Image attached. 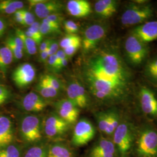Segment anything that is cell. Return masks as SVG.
<instances>
[{"mask_svg": "<svg viewBox=\"0 0 157 157\" xmlns=\"http://www.w3.org/2000/svg\"><path fill=\"white\" fill-rule=\"evenodd\" d=\"M47 64L48 67L51 70L56 72V54L50 56L47 61Z\"/></svg>", "mask_w": 157, "mask_h": 157, "instance_id": "cell-41", "label": "cell"}, {"mask_svg": "<svg viewBox=\"0 0 157 157\" xmlns=\"http://www.w3.org/2000/svg\"><path fill=\"white\" fill-rule=\"evenodd\" d=\"M15 129L11 119L0 115V148L11 144L14 139Z\"/></svg>", "mask_w": 157, "mask_h": 157, "instance_id": "cell-17", "label": "cell"}, {"mask_svg": "<svg viewBox=\"0 0 157 157\" xmlns=\"http://www.w3.org/2000/svg\"><path fill=\"white\" fill-rule=\"evenodd\" d=\"M67 10L71 16L77 18L87 17L91 12L90 2L86 0H70L67 2Z\"/></svg>", "mask_w": 157, "mask_h": 157, "instance_id": "cell-19", "label": "cell"}, {"mask_svg": "<svg viewBox=\"0 0 157 157\" xmlns=\"http://www.w3.org/2000/svg\"><path fill=\"white\" fill-rule=\"evenodd\" d=\"M81 73L89 92L101 103L123 102L131 93L132 72L115 48L94 51L84 61Z\"/></svg>", "mask_w": 157, "mask_h": 157, "instance_id": "cell-1", "label": "cell"}, {"mask_svg": "<svg viewBox=\"0 0 157 157\" xmlns=\"http://www.w3.org/2000/svg\"><path fill=\"white\" fill-rule=\"evenodd\" d=\"M24 25L30 26L34 22H35V17L31 12L26 10H22Z\"/></svg>", "mask_w": 157, "mask_h": 157, "instance_id": "cell-38", "label": "cell"}, {"mask_svg": "<svg viewBox=\"0 0 157 157\" xmlns=\"http://www.w3.org/2000/svg\"><path fill=\"white\" fill-rule=\"evenodd\" d=\"M82 47V41L76 43L72 45H70L69 47L63 50V51L67 58H71L74 56L76 52L78 50V49Z\"/></svg>", "mask_w": 157, "mask_h": 157, "instance_id": "cell-39", "label": "cell"}, {"mask_svg": "<svg viewBox=\"0 0 157 157\" xmlns=\"http://www.w3.org/2000/svg\"><path fill=\"white\" fill-rule=\"evenodd\" d=\"M154 10L148 3L130 4L121 16V23L124 26L140 25L148 22L154 16Z\"/></svg>", "mask_w": 157, "mask_h": 157, "instance_id": "cell-5", "label": "cell"}, {"mask_svg": "<svg viewBox=\"0 0 157 157\" xmlns=\"http://www.w3.org/2000/svg\"><path fill=\"white\" fill-rule=\"evenodd\" d=\"M36 76V68L32 64L26 62L17 67L12 73V78L17 87L22 89L31 84Z\"/></svg>", "mask_w": 157, "mask_h": 157, "instance_id": "cell-13", "label": "cell"}, {"mask_svg": "<svg viewBox=\"0 0 157 157\" xmlns=\"http://www.w3.org/2000/svg\"><path fill=\"white\" fill-rule=\"evenodd\" d=\"M43 123L39 117L29 114L20 119L19 124L21 139L26 143H36L42 138Z\"/></svg>", "mask_w": 157, "mask_h": 157, "instance_id": "cell-6", "label": "cell"}, {"mask_svg": "<svg viewBox=\"0 0 157 157\" xmlns=\"http://www.w3.org/2000/svg\"><path fill=\"white\" fill-rule=\"evenodd\" d=\"M48 150L44 144H36L27 150L23 157H48Z\"/></svg>", "mask_w": 157, "mask_h": 157, "instance_id": "cell-27", "label": "cell"}, {"mask_svg": "<svg viewBox=\"0 0 157 157\" xmlns=\"http://www.w3.org/2000/svg\"><path fill=\"white\" fill-rule=\"evenodd\" d=\"M46 18L59 26H61V24L64 22L63 16L59 12L53 13Z\"/></svg>", "mask_w": 157, "mask_h": 157, "instance_id": "cell-40", "label": "cell"}, {"mask_svg": "<svg viewBox=\"0 0 157 157\" xmlns=\"http://www.w3.org/2000/svg\"><path fill=\"white\" fill-rule=\"evenodd\" d=\"M15 34L22 40L24 50L26 51L27 54L29 56H33L36 54L37 51V44L35 41L29 37L25 34L24 31L19 29H17L15 30Z\"/></svg>", "mask_w": 157, "mask_h": 157, "instance_id": "cell-23", "label": "cell"}, {"mask_svg": "<svg viewBox=\"0 0 157 157\" xmlns=\"http://www.w3.org/2000/svg\"><path fill=\"white\" fill-rule=\"evenodd\" d=\"M137 128L128 120L121 122L112 135L119 157H129L135 143Z\"/></svg>", "mask_w": 157, "mask_h": 157, "instance_id": "cell-3", "label": "cell"}, {"mask_svg": "<svg viewBox=\"0 0 157 157\" xmlns=\"http://www.w3.org/2000/svg\"><path fill=\"white\" fill-rule=\"evenodd\" d=\"M48 157H73V154L67 145L58 142L48 147Z\"/></svg>", "mask_w": 157, "mask_h": 157, "instance_id": "cell-21", "label": "cell"}, {"mask_svg": "<svg viewBox=\"0 0 157 157\" xmlns=\"http://www.w3.org/2000/svg\"><path fill=\"white\" fill-rule=\"evenodd\" d=\"M67 98L72 101L78 108H84L89 104V96L86 87L78 79H72L67 88Z\"/></svg>", "mask_w": 157, "mask_h": 157, "instance_id": "cell-10", "label": "cell"}, {"mask_svg": "<svg viewBox=\"0 0 157 157\" xmlns=\"http://www.w3.org/2000/svg\"><path fill=\"white\" fill-rule=\"evenodd\" d=\"M54 105L56 113L69 125L77 123L80 109L72 101L63 98L56 101Z\"/></svg>", "mask_w": 157, "mask_h": 157, "instance_id": "cell-11", "label": "cell"}, {"mask_svg": "<svg viewBox=\"0 0 157 157\" xmlns=\"http://www.w3.org/2000/svg\"><path fill=\"white\" fill-rule=\"evenodd\" d=\"M6 45L10 49V50L11 51L12 53L13 56V58L15 61L20 60L22 58L24 50L21 49V48H19L15 44V43L12 38L11 35L9 36L6 39Z\"/></svg>", "mask_w": 157, "mask_h": 157, "instance_id": "cell-32", "label": "cell"}, {"mask_svg": "<svg viewBox=\"0 0 157 157\" xmlns=\"http://www.w3.org/2000/svg\"><path fill=\"white\" fill-rule=\"evenodd\" d=\"M89 157H119V156L117 148L112 140L101 137L91 148Z\"/></svg>", "mask_w": 157, "mask_h": 157, "instance_id": "cell-15", "label": "cell"}, {"mask_svg": "<svg viewBox=\"0 0 157 157\" xmlns=\"http://www.w3.org/2000/svg\"><path fill=\"white\" fill-rule=\"evenodd\" d=\"M13 18L14 20L16 22L18 23L21 25H24V22H23V17L22 12V10H19L17 11L14 14H13Z\"/></svg>", "mask_w": 157, "mask_h": 157, "instance_id": "cell-44", "label": "cell"}, {"mask_svg": "<svg viewBox=\"0 0 157 157\" xmlns=\"http://www.w3.org/2000/svg\"><path fill=\"white\" fill-rule=\"evenodd\" d=\"M131 154L134 157H157V129L155 127L145 124L137 129Z\"/></svg>", "mask_w": 157, "mask_h": 157, "instance_id": "cell-2", "label": "cell"}, {"mask_svg": "<svg viewBox=\"0 0 157 157\" xmlns=\"http://www.w3.org/2000/svg\"><path fill=\"white\" fill-rule=\"evenodd\" d=\"M109 116V110L107 111H101L95 114V118L98 128L102 133H104L107 128Z\"/></svg>", "mask_w": 157, "mask_h": 157, "instance_id": "cell-33", "label": "cell"}, {"mask_svg": "<svg viewBox=\"0 0 157 157\" xmlns=\"http://www.w3.org/2000/svg\"><path fill=\"white\" fill-rule=\"evenodd\" d=\"M118 1L115 0H98L94 4V11L100 17L109 18L117 12Z\"/></svg>", "mask_w": 157, "mask_h": 157, "instance_id": "cell-20", "label": "cell"}, {"mask_svg": "<svg viewBox=\"0 0 157 157\" xmlns=\"http://www.w3.org/2000/svg\"><path fill=\"white\" fill-rule=\"evenodd\" d=\"M0 72H1V71H0Z\"/></svg>", "mask_w": 157, "mask_h": 157, "instance_id": "cell-47", "label": "cell"}, {"mask_svg": "<svg viewBox=\"0 0 157 157\" xmlns=\"http://www.w3.org/2000/svg\"><path fill=\"white\" fill-rule=\"evenodd\" d=\"M131 33L146 44L155 41L157 40V21H148L137 26Z\"/></svg>", "mask_w": 157, "mask_h": 157, "instance_id": "cell-16", "label": "cell"}, {"mask_svg": "<svg viewBox=\"0 0 157 157\" xmlns=\"http://www.w3.org/2000/svg\"><path fill=\"white\" fill-rule=\"evenodd\" d=\"M49 56H49L48 50H45L44 51L40 52V61L41 62L46 63Z\"/></svg>", "mask_w": 157, "mask_h": 157, "instance_id": "cell-46", "label": "cell"}, {"mask_svg": "<svg viewBox=\"0 0 157 157\" xmlns=\"http://www.w3.org/2000/svg\"><path fill=\"white\" fill-rule=\"evenodd\" d=\"M35 90L36 93L47 100L56 98L59 93V91L41 82L36 85Z\"/></svg>", "mask_w": 157, "mask_h": 157, "instance_id": "cell-25", "label": "cell"}, {"mask_svg": "<svg viewBox=\"0 0 157 157\" xmlns=\"http://www.w3.org/2000/svg\"><path fill=\"white\" fill-rule=\"evenodd\" d=\"M107 32V26L102 23L93 24L86 29L82 38V47L84 54L94 50L105 38Z\"/></svg>", "mask_w": 157, "mask_h": 157, "instance_id": "cell-7", "label": "cell"}, {"mask_svg": "<svg viewBox=\"0 0 157 157\" xmlns=\"http://www.w3.org/2000/svg\"><path fill=\"white\" fill-rule=\"evenodd\" d=\"M139 99L142 112L149 118L157 119V98L154 91L145 86L141 87Z\"/></svg>", "mask_w": 157, "mask_h": 157, "instance_id": "cell-12", "label": "cell"}, {"mask_svg": "<svg viewBox=\"0 0 157 157\" xmlns=\"http://www.w3.org/2000/svg\"><path fill=\"white\" fill-rule=\"evenodd\" d=\"M49 104V100L44 98L36 91L29 93L20 101V106L23 111L34 113L44 111Z\"/></svg>", "mask_w": 157, "mask_h": 157, "instance_id": "cell-14", "label": "cell"}, {"mask_svg": "<svg viewBox=\"0 0 157 157\" xmlns=\"http://www.w3.org/2000/svg\"><path fill=\"white\" fill-rule=\"evenodd\" d=\"M39 82L50 86L58 91L62 90L63 88V85L61 81L53 75L45 74L43 75L40 78Z\"/></svg>", "mask_w": 157, "mask_h": 157, "instance_id": "cell-30", "label": "cell"}, {"mask_svg": "<svg viewBox=\"0 0 157 157\" xmlns=\"http://www.w3.org/2000/svg\"><path fill=\"white\" fill-rule=\"evenodd\" d=\"M52 39H45L40 44L39 47V52L44 51L45 50H47L50 45L51 43L52 42Z\"/></svg>", "mask_w": 157, "mask_h": 157, "instance_id": "cell-43", "label": "cell"}, {"mask_svg": "<svg viewBox=\"0 0 157 157\" xmlns=\"http://www.w3.org/2000/svg\"><path fill=\"white\" fill-rule=\"evenodd\" d=\"M40 32L43 36L45 35L60 33L61 29L56 28L55 27L51 26L48 24L42 22L40 25Z\"/></svg>", "mask_w": 157, "mask_h": 157, "instance_id": "cell-35", "label": "cell"}, {"mask_svg": "<svg viewBox=\"0 0 157 157\" xmlns=\"http://www.w3.org/2000/svg\"><path fill=\"white\" fill-rule=\"evenodd\" d=\"M124 49L127 62L133 67L142 65L146 61L149 52L147 44L132 33L126 39Z\"/></svg>", "mask_w": 157, "mask_h": 157, "instance_id": "cell-4", "label": "cell"}, {"mask_svg": "<svg viewBox=\"0 0 157 157\" xmlns=\"http://www.w3.org/2000/svg\"><path fill=\"white\" fill-rule=\"evenodd\" d=\"M82 41V38L76 34H67L65 37L62 38L59 42V47L62 50H65L70 45Z\"/></svg>", "mask_w": 157, "mask_h": 157, "instance_id": "cell-34", "label": "cell"}, {"mask_svg": "<svg viewBox=\"0 0 157 157\" xmlns=\"http://www.w3.org/2000/svg\"><path fill=\"white\" fill-rule=\"evenodd\" d=\"M7 28V24L6 21L2 18H0V38H1L5 34Z\"/></svg>", "mask_w": 157, "mask_h": 157, "instance_id": "cell-45", "label": "cell"}, {"mask_svg": "<svg viewBox=\"0 0 157 157\" xmlns=\"http://www.w3.org/2000/svg\"><path fill=\"white\" fill-rule=\"evenodd\" d=\"M0 157H21V150L19 146L11 144L0 148Z\"/></svg>", "mask_w": 157, "mask_h": 157, "instance_id": "cell-31", "label": "cell"}, {"mask_svg": "<svg viewBox=\"0 0 157 157\" xmlns=\"http://www.w3.org/2000/svg\"><path fill=\"white\" fill-rule=\"evenodd\" d=\"M120 115L115 109L109 110V116L107 128L104 133L107 136H112L121 123Z\"/></svg>", "mask_w": 157, "mask_h": 157, "instance_id": "cell-26", "label": "cell"}, {"mask_svg": "<svg viewBox=\"0 0 157 157\" xmlns=\"http://www.w3.org/2000/svg\"><path fill=\"white\" fill-rule=\"evenodd\" d=\"M59 43L56 40H52L48 49L47 50L48 51L49 56L56 54V52L59 50Z\"/></svg>", "mask_w": 157, "mask_h": 157, "instance_id": "cell-42", "label": "cell"}, {"mask_svg": "<svg viewBox=\"0 0 157 157\" xmlns=\"http://www.w3.org/2000/svg\"><path fill=\"white\" fill-rule=\"evenodd\" d=\"M144 72L148 79L153 84L157 85V56L147 62Z\"/></svg>", "mask_w": 157, "mask_h": 157, "instance_id": "cell-28", "label": "cell"}, {"mask_svg": "<svg viewBox=\"0 0 157 157\" xmlns=\"http://www.w3.org/2000/svg\"><path fill=\"white\" fill-rule=\"evenodd\" d=\"M33 8L36 16L43 19L53 13H59L62 10L63 5L57 1L41 0Z\"/></svg>", "mask_w": 157, "mask_h": 157, "instance_id": "cell-18", "label": "cell"}, {"mask_svg": "<svg viewBox=\"0 0 157 157\" xmlns=\"http://www.w3.org/2000/svg\"><path fill=\"white\" fill-rule=\"evenodd\" d=\"M95 135L94 125L86 118H82L75 124L72 144L76 147L83 146L93 139Z\"/></svg>", "mask_w": 157, "mask_h": 157, "instance_id": "cell-8", "label": "cell"}, {"mask_svg": "<svg viewBox=\"0 0 157 157\" xmlns=\"http://www.w3.org/2000/svg\"><path fill=\"white\" fill-rule=\"evenodd\" d=\"M11 96V90L6 86L0 84V106L8 101Z\"/></svg>", "mask_w": 157, "mask_h": 157, "instance_id": "cell-37", "label": "cell"}, {"mask_svg": "<svg viewBox=\"0 0 157 157\" xmlns=\"http://www.w3.org/2000/svg\"><path fill=\"white\" fill-rule=\"evenodd\" d=\"M63 28L67 34H71L76 33L78 31L79 26L73 21L67 20L63 22Z\"/></svg>", "mask_w": 157, "mask_h": 157, "instance_id": "cell-36", "label": "cell"}, {"mask_svg": "<svg viewBox=\"0 0 157 157\" xmlns=\"http://www.w3.org/2000/svg\"><path fill=\"white\" fill-rule=\"evenodd\" d=\"M14 59L11 51L7 46L0 47V71L4 75Z\"/></svg>", "mask_w": 157, "mask_h": 157, "instance_id": "cell-24", "label": "cell"}, {"mask_svg": "<svg viewBox=\"0 0 157 157\" xmlns=\"http://www.w3.org/2000/svg\"><path fill=\"white\" fill-rule=\"evenodd\" d=\"M24 3L17 0H5L0 1V14L12 15L23 10Z\"/></svg>", "mask_w": 157, "mask_h": 157, "instance_id": "cell-22", "label": "cell"}, {"mask_svg": "<svg viewBox=\"0 0 157 157\" xmlns=\"http://www.w3.org/2000/svg\"><path fill=\"white\" fill-rule=\"evenodd\" d=\"M69 124L62 119L56 112L50 113L45 119L43 128L45 135L50 139H58L65 135Z\"/></svg>", "mask_w": 157, "mask_h": 157, "instance_id": "cell-9", "label": "cell"}, {"mask_svg": "<svg viewBox=\"0 0 157 157\" xmlns=\"http://www.w3.org/2000/svg\"><path fill=\"white\" fill-rule=\"evenodd\" d=\"M40 23L36 21L29 27L27 30L24 31L25 34L29 37L35 41L37 45H40L41 44L43 37L40 32Z\"/></svg>", "mask_w": 157, "mask_h": 157, "instance_id": "cell-29", "label": "cell"}]
</instances>
